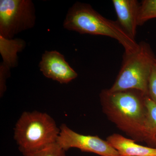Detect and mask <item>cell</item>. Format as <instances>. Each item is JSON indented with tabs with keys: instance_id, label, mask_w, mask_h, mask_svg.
Wrapping results in <instances>:
<instances>
[{
	"instance_id": "cell-4",
	"label": "cell",
	"mask_w": 156,
	"mask_h": 156,
	"mask_svg": "<svg viewBox=\"0 0 156 156\" xmlns=\"http://www.w3.org/2000/svg\"><path fill=\"white\" fill-rule=\"evenodd\" d=\"M156 56L150 45L146 42L138 43L133 53H124L121 69L111 92L135 89L148 95V84L151 71Z\"/></svg>"
},
{
	"instance_id": "cell-14",
	"label": "cell",
	"mask_w": 156,
	"mask_h": 156,
	"mask_svg": "<svg viewBox=\"0 0 156 156\" xmlns=\"http://www.w3.org/2000/svg\"><path fill=\"white\" fill-rule=\"evenodd\" d=\"M148 95L156 104V58L153 65L149 81Z\"/></svg>"
},
{
	"instance_id": "cell-13",
	"label": "cell",
	"mask_w": 156,
	"mask_h": 156,
	"mask_svg": "<svg viewBox=\"0 0 156 156\" xmlns=\"http://www.w3.org/2000/svg\"><path fill=\"white\" fill-rule=\"evenodd\" d=\"M23 156H66V151L56 143Z\"/></svg>"
},
{
	"instance_id": "cell-10",
	"label": "cell",
	"mask_w": 156,
	"mask_h": 156,
	"mask_svg": "<svg viewBox=\"0 0 156 156\" xmlns=\"http://www.w3.org/2000/svg\"><path fill=\"white\" fill-rule=\"evenodd\" d=\"M26 47L25 42L21 39H9L0 35V53L3 63L9 68L17 65V54Z\"/></svg>"
},
{
	"instance_id": "cell-9",
	"label": "cell",
	"mask_w": 156,
	"mask_h": 156,
	"mask_svg": "<svg viewBox=\"0 0 156 156\" xmlns=\"http://www.w3.org/2000/svg\"><path fill=\"white\" fill-rule=\"evenodd\" d=\"M106 140L121 156H156V148L139 145L119 134H112Z\"/></svg>"
},
{
	"instance_id": "cell-11",
	"label": "cell",
	"mask_w": 156,
	"mask_h": 156,
	"mask_svg": "<svg viewBox=\"0 0 156 156\" xmlns=\"http://www.w3.org/2000/svg\"><path fill=\"white\" fill-rule=\"evenodd\" d=\"M147 114L144 130L143 142L149 147L156 148V104L149 95L146 98Z\"/></svg>"
},
{
	"instance_id": "cell-2",
	"label": "cell",
	"mask_w": 156,
	"mask_h": 156,
	"mask_svg": "<svg viewBox=\"0 0 156 156\" xmlns=\"http://www.w3.org/2000/svg\"><path fill=\"white\" fill-rule=\"evenodd\" d=\"M67 30L81 34L104 36L117 40L127 53L135 52L138 43L128 36L117 21L104 17L89 4L77 2L68 11L63 22Z\"/></svg>"
},
{
	"instance_id": "cell-8",
	"label": "cell",
	"mask_w": 156,
	"mask_h": 156,
	"mask_svg": "<svg viewBox=\"0 0 156 156\" xmlns=\"http://www.w3.org/2000/svg\"><path fill=\"white\" fill-rule=\"evenodd\" d=\"M112 2L116 13L117 22L128 36L135 40L140 2L137 0H112Z\"/></svg>"
},
{
	"instance_id": "cell-3",
	"label": "cell",
	"mask_w": 156,
	"mask_h": 156,
	"mask_svg": "<svg viewBox=\"0 0 156 156\" xmlns=\"http://www.w3.org/2000/svg\"><path fill=\"white\" fill-rule=\"evenodd\" d=\"M60 128L50 115L36 111L23 112L14 128V139L23 155L56 143Z\"/></svg>"
},
{
	"instance_id": "cell-6",
	"label": "cell",
	"mask_w": 156,
	"mask_h": 156,
	"mask_svg": "<svg viewBox=\"0 0 156 156\" xmlns=\"http://www.w3.org/2000/svg\"><path fill=\"white\" fill-rule=\"evenodd\" d=\"M59 128L60 133L56 143L66 151L75 148L101 156H121L107 140L98 136L79 134L65 124H62Z\"/></svg>"
},
{
	"instance_id": "cell-5",
	"label": "cell",
	"mask_w": 156,
	"mask_h": 156,
	"mask_svg": "<svg viewBox=\"0 0 156 156\" xmlns=\"http://www.w3.org/2000/svg\"><path fill=\"white\" fill-rule=\"evenodd\" d=\"M35 9L30 0L0 1V35L13 39L17 34L33 27Z\"/></svg>"
},
{
	"instance_id": "cell-15",
	"label": "cell",
	"mask_w": 156,
	"mask_h": 156,
	"mask_svg": "<svg viewBox=\"0 0 156 156\" xmlns=\"http://www.w3.org/2000/svg\"><path fill=\"white\" fill-rule=\"evenodd\" d=\"M10 69L3 62L0 65V96L2 97L6 92V81L10 75Z\"/></svg>"
},
{
	"instance_id": "cell-12",
	"label": "cell",
	"mask_w": 156,
	"mask_h": 156,
	"mask_svg": "<svg viewBox=\"0 0 156 156\" xmlns=\"http://www.w3.org/2000/svg\"><path fill=\"white\" fill-rule=\"evenodd\" d=\"M156 18V0H143L140 5L138 11V26L144 25L147 21Z\"/></svg>"
},
{
	"instance_id": "cell-7",
	"label": "cell",
	"mask_w": 156,
	"mask_h": 156,
	"mask_svg": "<svg viewBox=\"0 0 156 156\" xmlns=\"http://www.w3.org/2000/svg\"><path fill=\"white\" fill-rule=\"evenodd\" d=\"M39 67L46 77L61 84L68 83L78 76V74L70 66L64 56L56 50L45 51Z\"/></svg>"
},
{
	"instance_id": "cell-1",
	"label": "cell",
	"mask_w": 156,
	"mask_h": 156,
	"mask_svg": "<svg viewBox=\"0 0 156 156\" xmlns=\"http://www.w3.org/2000/svg\"><path fill=\"white\" fill-rule=\"evenodd\" d=\"M147 95L135 89L111 92L104 89L99 94L102 111L108 119L136 142H143Z\"/></svg>"
}]
</instances>
